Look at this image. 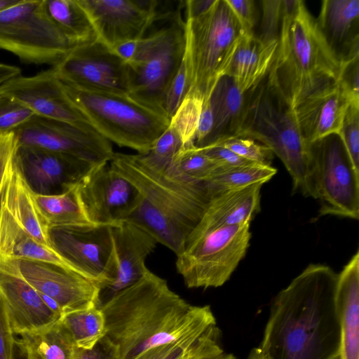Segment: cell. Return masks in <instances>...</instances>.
Here are the masks:
<instances>
[{
    "label": "cell",
    "mask_w": 359,
    "mask_h": 359,
    "mask_svg": "<svg viewBox=\"0 0 359 359\" xmlns=\"http://www.w3.org/2000/svg\"><path fill=\"white\" fill-rule=\"evenodd\" d=\"M75 187L84 215L93 224L113 226L126 219L140 202L137 189L109 162L93 166Z\"/></svg>",
    "instance_id": "obj_14"
},
{
    "label": "cell",
    "mask_w": 359,
    "mask_h": 359,
    "mask_svg": "<svg viewBox=\"0 0 359 359\" xmlns=\"http://www.w3.org/2000/svg\"><path fill=\"white\" fill-rule=\"evenodd\" d=\"M64 86L71 102L97 133L139 154H147L170 126L166 116L128 95Z\"/></svg>",
    "instance_id": "obj_8"
},
{
    "label": "cell",
    "mask_w": 359,
    "mask_h": 359,
    "mask_svg": "<svg viewBox=\"0 0 359 359\" xmlns=\"http://www.w3.org/2000/svg\"><path fill=\"white\" fill-rule=\"evenodd\" d=\"M77 1L90 18L97 39L111 49L142 38L159 19L161 1Z\"/></svg>",
    "instance_id": "obj_16"
},
{
    "label": "cell",
    "mask_w": 359,
    "mask_h": 359,
    "mask_svg": "<svg viewBox=\"0 0 359 359\" xmlns=\"http://www.w3.org/2000/svg\"><path fill=\"white\" fill-rule=\"evenodd\" d=\"M183 146L184 144L177 132L169 126L155 142L150 151L146 154L140 155L151 167L165 171Z\"/></svg>",
    "instance_id": "obj_37"
},
{
    "label": "cell",
    "mask_w": 359,
    "mask_h": 359,
    "mask_svg": "<svg viewBox=\"0 0 359 359\" xmlns=\"http://www.w3.org/2000/svg\"><path fill=\"white\" fill-rule=\"evenodd\" d=\"M214 124L213 114L208 100L203 102L196 132L194 144L198 147L204 146L212 133Z\"/></svg>",
    "instance_id": "obj_50"
},
{
    "label": "cell",
    "mask_w": 359,
    "mask_h": 359,
    "mask_svg": "<svg viewBox=\"0 0 359 359\" xmlns=\"http://www.w3.org/2000/svg\"><path fill=\"white\" fill-rule=\"evenodd\" d=\"M277 170L271 165L252 163L238 166H222L205 184L211 198L219 194L261 184L270 180Z\"/></svg>",
    "instance_id": "obj_32"
},
{
    "label": "cell",
    "mask_w": 359,
    "mask_h": 359,
    "mask_svg": "<svg viewBox=\"0 0 359 359\" xmlns=\"http://www.w3.org/2000/svg\"><path fill=\"white\" fill-rule=\"evenodd\" d=\"M13 132L18 146L69 155L93 165L109 162L112 144L90 125L78 126L35 115Z\"/></svg>",
    "instance_id": "obj_12"
},
{
    "label": "cell",
    "mask_w": 359,
    "mask_h": 359,
    "mask_svg": "<svg viewBox=\"0 0 359 359\" xmlns=\"http://www.w3.org/2000/svg\"><path fill=\"white\" fill-rule=\"evenodd\" d=\"M262 185L256 184L212 196L201 219L186 240L184 246L210 229L250 223L259 210Z\"/></svg>",
    "instance_id": "obj_24"
},
{
    "label": "cell",
    "mask_w": 359,
    "mask_h": 359,
    "mask_svg": "<svg viewBox=\"0 0 359 359\" xmlns=\"http://www.w3.org/2000/svg\"><path fill=\"white\" fill-rule=\"evenodd\" d=\"M212 338V336L210 335H204L202 339H201L198 346L196 348V349L193 351L191 354H190L187 358L189 359L191 356H193L196 353H197L201 348H203Z\"/></svg>",
    "instance_id": "obj_54"
},
{
    "label": "cell",
    "mask_w": 359,
    "mask_h": 359,
    "mask_svg": "<svg viewBox=\"0 0 359 359\" xmlns=\"http://www.w3.org/2000/svg\"><path fill=\"white\" fill-rule=\"evenodd\" d=\"M15 160L30 187L39 194L76 183L96 165L69 155L17 144Z\"/></svg>",
    "instance_id": "obj_21"
},
{
    "label": "cell",
    "mask_w": 359,
    "mask_h": 359,
    "mask_svg": "<svg viewBox=\"0 0 359 359\" xmlns=\"http://www.w3.org/2000/svg\"><path fill=\"white\" fill-rule=\"evenodd\" d=\"M248 99L249 91L245 93L240 91L229 76H224L219 80L208 99L214 124L204 146L238 135Z\"/></svg>",
    "instance_id": "obj_28"
},
{
    "label": "cell",
    "mask_w": 359,
    "mask_h": 359,
    "mask_svg": "<svg viewBox=\"0 0 359 359\" xmlns=\"http://www.w3.org/2000/svg\"><path fill=\"white\" fill-rule=\"evenodd\" d=\"M72 359H120L117 347L106 337L92 348L75 347Z\"/></svg>",
    "instance_id": "obj_46"
},
{
    "label": "cell",
    "mask_w": 359,
    "mask_h": 359,
    "mask_svg": "<svg viewBox=\"0 0 359 359\" xmlns=\"http://www.w3.org/2000/svg\"><path fill=\"white\" fill-rule=\"evenodd\" d=\"M2 134V133H0V135Z\"/></svg>",
    "instance_id": "obj_58"
},
{
    "label": "cell",
    "mask_w": 359,
    "mask_h": 359,
    "mask_svg": "<svg viewBox=\"0 0 359 359\" xmlns=\"http://www.w3.org/2000/svg\"><path fill=\"white\" fill-rule=\"evenodd\" d=\"M76 183L65 186L59 194H39L33 191L36 208L50 231L90 224L79 201Z\"/></svg>",
    "instance_id": "obj_29"
},
{
    "label": "cell",
    "mask_w": 359,
    "mask_h": 359,
    "mask_svg": "<svg viewBox=\"0 0 359 359\" xmlns=\"http://www.w3.org/2000/svg\"><path fill=\"white\" fill-rule=\"evenodd\" d=\"M278 41L265 42L255 34L243 35L226 76L245 93L255 88L269 74Z\"/></svg>",
    "instance_id": "obj_27"
},
{
    "label": "cell",
    "mask_w": 359,
    "mask_h": 359,
    "mask_svg": "<svg viewBox=\"0 0 359 359\" xmlns=\"http://www.w3.org/2000/svg\"><path fill=\"white\" fill-rule=\"evenodd\" d=\"M349 98L338 81L304 100L294 109L300 132L307 143L339 135Z\"/></svg>",
    "instance_id": "obj_22"
},
{
    "label": "cell",
    "mask_w": 359,
    "mask_h": 359,
    "mask_svg": "<svg viewBox=\"0 0 359 359\" xmlns=\"http://www.w3.org/2000/svg\"><path fill=\"white\" fill-rule=\"evenodd\" d=\"M335 304L341 330V359H359V252L337 273Z\"/></svg>",
    "instance_id": "obj_26"
},
{
    "label": "cell",
    "mask_w": 359,
    "mask_h": 359,
    "mask_svg": "<svg viewBox=\"0 0 359 359\" xmlns=\"http://www.w3.org/2000/svg\"><path fill=\"white\" fill-rule=\"evenodd\" d=\"M15 261L22 276L39 294L54 301L62 315L97 306L98 285L80 274L42 262Z\"/></svg>",
    "instance_id": "obj_18"
},
{
    "label": "cell",
    "mask_w": 359,
    "mask_h": 359,
    "mask_svg": "<svg viewBox=\"0 0 359 359\" xmlns=\"http://www.w3.org/2000/svg\"><path fill=\"white\" fill-rule=\"evenodd\" d=\"M217 322L198 325L178 339L152 347L133 359H185L198 346L204 332Z\"/></svg>",
    "instance_id": "obj_35"
},
{
    "label": "cell",
    "mask_w": 359,
    "mask_h": 359,
    "mask_svg": "<svg viewBox=\"0 0 359 359\" xmlns=\"http://www.w3.org/2000/svg\"><path fill=\"white\" fill-rule=\"evenodd\" d=\"M20 0H0V12L16 4Z\"/></svg>",
    "instance_id": "obj_55"
},
{
    "label": "cell",
    "mask_w": 359,
    "mask_h": 359,
    "mask_svg": "<svg viewBox=\"0 0 359 359\" xmlns=\"http://www.w3.org/2000/svg\"><path fill=\"white\" fill-rule=\"evenodd\" d=\"M44 1L51 20L74 46L97 40L93 24L77 0Z\"/></svg>",
    "instance_id": "obj_31"
},
{
    "label": "cell",
    "mask_w": 359,
    "mask_h": 359,
    "mask_svg": "<svg viewBox=\"0 0 359 359\" xmlns=\"http://www.w3.org/2000/svg\"><path fill=\"white\" fill-rule=\"evenodd\" d=\"M109 165L140 194L137 207L126 219L143 228L176 255L180 254L211 199L205 182L155 169L139 154L114 153Z\"/></svg>",
    "instance_id": "obj_3"
},
{
    "label": "cell",
    "mask_w": 359,
    "mask_h": 359,
    "mask_svg": "<svg viewBox=\"0 0 359 359\" xmlns=\"http://www.w3.org/2000/svg\"><path fill=\"white\" fill-rule=\"evenodd\" d=\"M338 82L351 104L359 107V57L341 67Z\"/></svg>",
    "instance_id": "obj_44"
},
{
    "label": "cell",
    "mask_w": 359,
    "mask_h": 359,
    "mask_svg": "<svg viewBox=\"0 0 359 359\" xmlns=\"http://www.w3.org/2000/svg\"><path fill=\"white\" fill-rule=\"evenodd\" d=\"M74 46L48 15L44 0H20L0 12V48L25 62L54 67Z\"/></svg>",
    "instance_id": "obj_9"
},
{
    "label": "cell",
    "mask_w": 359,
    "mask_h": 359,
    "mask_svg": "<svg viewBox=\"0 0 359 359\" xmlns=\"http://www.w3.org/2000/svg\"><path fill=\"white\" fill-rule=\"evenodd\" d=\"M337 280L332 268L311 264L273 297L258 347L262 359H334L340 355Z\"/></svg>",
    "instance_id": "obj_1"
},
{
    "label": "cell",
    "mask_w": 359,
    "mask_h": 359,
    "mask_svg": "<svg viewBox=\"0 0 359 359\" xmlns=\"http://www.w3.org/2000/svg\"><path fill=\"white\" fill-rule=\"evenodd\" d=\"M0 299L16 335L41 329L61 318L22 276L13 259L0 261Z\"/></svg>",
    "instance_id": "obj_20"
},
{
    "label": "cell",
    "mask_w": 359,
    "mask_h": 359,
    "mask_svg": "<svg viewBox=\"0 0 359 359\" xmlns=\"http://www.w3.org/2000/svg\"><path fill=\"white\" fill-rule=\"evenodd\" d=\"M309 172L319 213L358 219L359 171L340 136L332 134L309 143Z\"/></svg>",
    "instance_id": "obj_11"
},
{
    "label": "cell",
    "mask_w": 359,
    "mask_h": 359,
    "mask_svg": "<svg viewBox=\"0 0 359 359\" xmlns=\"http://www.w3.org/2000/svg\"><path fill=\"white\" fill-rule=\"evenodd\" d=\"M52 68L66 85L128 96L130 93L127 63L97 39L75 46Z\"/></svg>",
    "instance_id": "obj_13"
},
{
    "label": "cell",
    "mask_w": 359,
    "mask_h": 359,
    "mask_svg": "<svg viewBox=\"0 0 359 359\" xmlns=\"http://www.w3.org/2000/svg\"><path fill=\"white\" fill-rule=\"evenodd\" d=\"M20 74L21 70L18 67L0 63V86Z\"/></svg>",
    "instance_id": "obj_52"
},
{
    "label": "cell",
    "mask_w": 359,
    "mask_h": 359,
    "mask_svg": "<svg viewBox=\"0 0 359 359\" xmlns=\"http://www.w3.org/2000/svg\"><path fill=\"white\" fill-rule=\"evenodd\" d=\"M60 321L78 348L90 349L106 334L104 316L98 306L64 314Z\"/></svg>",
    "instance_id": "obj_33"
},
{
    "label": "cell",
    "mask_w": 359,
    "mask_h": 359,
    "mask_svg": "<svg viewBox=\"0 0 359 359\" xmlns=\"http://www.w3.org/2000/svg\"><path fill=\"white\" fill-rule=\"evenodd\" d=\"M203 101L194 97H185L170 119L184 145L194 143L197 126L203 107Z\"/></svg>",
    "instance_id": "obj_36"
},
{
    "label": "cell",
    "mask_w": 359,
    "mask_h": 359,
    "mask_svg": "<svg viewBox=\"0 0 359 359\" xmlns=\"http://www.w3.org/2000/svg\"><path fill=\"white\" fill-rule=\"evenodd\" d=\"M13 359H27L24 351L18 344L16 339L15 340Z\"/></svg>",
    "instance_id": "obj_53"
},
{
    "label": "cell",
    "mask_w": 359,
    "mask_h": 359,
    "mask_svg": "<svg viewBox=\"0 0 359 359\" xmlns=\"http://www.w3.org/2000/svg\"><path fill=\"white\" fill-rule=\"evenodd\" d=\"M14 334L8 312L0 299V359H13Z\"/></svg>",
    "instance_id": "obj_47"
},
{
    "label": "cell",
    "mask_w": 359,
    "mask_h": 359,
    "mask_svg": "<svg viewBox=\"0 0 359 359\" xmlns=\"http://www.w3.org/2000/svg\"><path fill=\"white\" fill-rule=\"evenodd\" d=\"M0 205L27 235L41 245L55 249L50 230L35 204L33 190L15 158L0 197Z\"/></svg>",
    "instance_id": "obj_25"
},
{
    "label": "cell",
    "mask_w": 359,
    "mask_h": 359,
    "mask_svg": "<svg viewBox=\"0 0 359 359\" xmlns=\"http://www.w3.org/2000/svg\"><path fill=\"white\" fill-rule=\"evenodd\" d=\"M221 332L217 333L197 353L189 359H238L233 354L226 353L222 346Z\"/></svg>",
    "instance_id": "obj_49"
},
{
    "label": "cell",
    "mask_w": 359,
    "mask_h": 359,
    "mask_svg": "<svg viewBox=\"0 0 359 359\" xmlns=\"http://www.w3.org/2000/svg\"><path fill=\"white\" fill-rule=\"evenodd\" d=\"M198 148L205 155L224 166H238L254 163L242 158L229 149L216 144H210Z\"/></svg>",
    "instance_id": "obj_48"
},
{
    "label": "cell",
    "mask_w": 359,
    "mask_h": 359,
    "mask_svg": "<svg viewBox=\"0 0 359 359\" xmlns=\"http://www.w3.org/2000/svg\"><path fill=\"white\" fill-rule=\"evenodd\" d=\"M355 168L359 171V107L350 104L339 135Z\"/></svg>",
    "instance_id": "obj_42"
},
{
    "label": "cell",
    "mask_w": 359,
    "mask_h": 359,
    "mask_svg": "<svg viewBox=\"0 0 359 359\" xmlns=\"http://www.w3.org/2000/svg\"><path fill=\"white\" fill-rule=\"evenodd\" d=\"M0 93L19 101L36 116L78 126L90 125L71 102L53 68L34 76L13 78L0 86Z\"/></svg>",
    "instance_id": "obj_17"
},
{
    "label": "cell",
    "mask_w": 359,
    "mask_h": 359,
    "mask_svg": "<svg viewBox=\"0 0 359 359\" xmlns=\"http://www.w3.org/2000/svg\"><path fill=\"white\" fill-rule=\"evenodd\" d=\"M250 161L271 165L274 154L266 146L250 138L230 137L215 142Z\"/></svg>",
    "instance_id": "obj_38"
},
{
    "label": "cell",
    "mask_w": 359,
    "mask_h": 359,
    "mask_svg": "<svg viewBox=\"0 0 359 359\" xmlns=\"http://www.w3.org/2000/svg\"><path fill=\"white\" fill-rule=\"evenodd\" d=\"M250 224L222 226L202 233L177 255L176 269L189 288L218 287L245 257Z\"/></svg>",
    "instance_id": "obj_10"
},
{
    "label": "cell",
    "mask_w": 359,
    "mask_h": 359,
    "mask_svg": "<svg viewBox=\"0 0 359 359\" xmlns=\"http://www.w3.org/2000/svg\"><path fill=\"white\" fill-rule=\"evenodd\" d=\"M188 90V70L183 57L177 72L168 86L163 98V113L170 121L187 95Z\"/></svg>",
    "instance_id": "obj_41"
},
{
    "label": "cell",
    "mask_w": 359,
    "mask_h": 359,
    "mask_svg": "<svg viewBox=\"0 0 359 359\" xmlns=\"http://www.w3.org/2000/svg\"><path fill=\"white\" fill-rule=\"evenodd\" d=\"M318 29L341 67L359 57V1L324 0Z\"/></svg>",
    "instance_id": "obj_23"
},
{
    "label": "cell",
    "mask_w": 359,
    "mask_h": 359,
    "mask_svg": "<svg viewBox=\"0 0 359 359\" xmlns=\"http://www.w3.org/2000/svg\"><path fill=\"white\" fill-rule=\"evenodd\" d=\"M114 269L111 279L100 287L98 307L140 280L149 269L147 257L158 242L143 228L129 219L111 226Z\"/></svg>",
    "instance_id": "obj_19"
},
{
    "label": "cell",
    "mask_w": 359,
    "mask_h": 359,
    "mask_svg": "<svg viewBox=\"0 0 359 359\" xmlns=\"http://www.w3.org/2000/svg\"><path fill=\"white\" fill-rule=\"evenodd\" d=\"M15 339L27 359H72L75 344L60 321L19 334Z\"/></svg>",
    "instance_id": "obj_30"
},
{
    "label": "cell",
    "mask_w": 359,
    "mask_h": 359,
    "mask_svg": "<svg viewBox=\"0 0 359 359\" xmlns=\"http://www.w3.org/2000/svg\"><path fill=\"white\" fill-rule=\"evenodd\" d=\"M184 3L154 23L137 41L133 58L127 63L130 76L128 96L163 116L165 91L177 72L185 50Z\"/></svg>",
    "instance_id": "obj_7"
},
{
    "label": "cell",
    "mask_w": 359,
    "mask_h": 359,
    "mask_svg": "<svg viewBox=\"0 0 359 359\" xmlns=\"http://www.w3.org/2000/svg\"><path fill=\"white\" fill-rule=\"evenodd\" d=\"M215 0H187L184 1V19L198 17L206 13L213 5Z\"/></svg>",
    "instance_id": "obj_51"
},
{
    "label": "cell",
    "mask_w": 359,
    "mask_h": 359,
    "mask_svg": "<svg viewBox=\"0 0 359 359\" xmlns=\"http://www.w3.org/2000/svg\"><path fill=\"white\" fill-rule=\"evenodd\" d=\"M236 17L244 34H255L258 20V9L253 0H226Z\"/></svg>",
    "instance_id": "obj_43"
},
{
    "label": "cell",
    "mask_w": 359,
    "mask_h": 359,
    "mask_svg": "<svg viewBox=\"0 0 359 359\" xmlns=\"http://www.w3.org/2000/svg\"><path fill=\"white\" fill-rule=\"evenodd\" d=\"M16 151L13 132L0 135V197L13 165Z\"/></svg>",
    "instance_id": "obj_45"
},
{
    "label": "cell",
    "mask_w": 359,
    "mask_h": 359,
    "mask_svg": "<svg viewBox=\"0 0 359 359\" xmlns=\"http://www.w3.org/2000/svg\"><path fill=\"white\" fill-rule=\"evenodd\" d=\"M34 116L19 101L0 93V133L14 131Z\"/></svg>",
    "instance_id": "obj_39"
},
{
    "label": "cell",
    "mask_w": 359,
    "mask_h": 359,
    "mask_svg": "<svg viewBox=\"0 0 359 359\" xmlns=\"http://www.w3.org/2000/svg\"><path fill=\"white\" fill-rule=\"evenodd\" d=\"M341 65L327 47L316 19L302 0H284L278 46L269 81L294 109L338 81Z\"/></svg>",
    "instance_id": "obj_4"
},
{
    "label": "cell",
    "mask_w": 359,
    "mask_h": 359,
    "mask_svg": "<svg viewBox=\"0 0 359 359\" xmlns=\"http://www.w3.org/2000/svg\"><path fill=\"white\" fill-rule=\"evenodd\" d=\"M260 4L261 23L259 34L255 35L265 42L278 41L284 11V0H263Z\"/></svg>",
    "instance_id": "obj_40"
},
{
    "label": "cell",
    "mask_w": 359,
    "mask_h": 359,
    "mask_svg": "<svg viewBox=\"0 0 359 359\" xmlns=\"http://www.w3.org/2000/svg\"><path fill=\"white\" fill-rule=\"evenodd\" d=\"M189 90L185 97L206 102L226 76L243 31L226 0H215L204 14L184 19Z\"/></svg>",
    "instance_id": "obj_6"
},
{
    "label": "cell",
    "mask_w": 359,
    "mask_h": 359,
    "mask_svg": "<svg viewBox=\"0 0 359 359\" xmlns=\"http://www.w3.org/2000/svg\"><path fill=\"white\" fill-rule=\"evenodd\" d=\"M236 137L250 138L272 150L290 173L294 191L314 198L308 145L294 109L267 76L252 90Z\"/></svg>",
    "instance_id": "obj_5"
},
{
    "label": "cell",
    "mask_w": 359,
    "mask_h": 359,
    "mask_svg": "<svg viewBox=\"0 0 359 359\" xmlns=\"http://www.w3.org/2000/svg\"><path fill=\"white\" fill-rule=\"evenodd\" d=\"M224 166L205 155L194 143L184 144L165 172L183 180L205 182Z\"/></svg>",
    "instance_id": "obj_34"
},
{
    "label": "cell",
    "mask_w": 359,
    "mask_h": 359,
    "mask_svg": "<svg viewBox=\"0 0 359 359\" xmlns=\"http://www.w3.org/2000/svg\"><path fill=\"white\" fill-rule=\"evenodd\" d=\"M261 355H262V354H261ZM259 359H262V356H261V358H260Z\"/></svg>",
    "instance_id": "obj_57"
},
{
    "label": "cell",
    "mask_w": 359,
    "mask_h": 359,
    "mask_svg": "<svg viewBox=\"0 0 359 359\" xmlns=\"http://www.w3.org/2000/svg\"><path fill=\"white\" fill-rule=\"evenodd\" d=\"M99 308L104 316L105 336L117 347L120 359H133L199 325L216 321L209 305L189 304L149 269Z\"/></svg>",
    "instance_id": "obj_2"
},
{
    "label": "cell",
    "mask_w": 359,
    "mask_h": 359,
    "mask_svg": "<svg viewBox=\"0 0 359 359\" xmlns=\"http://www.w3.org/2000/svg\"><path fill=\"white\" fill-rule=\"evenodd\" d=\"M334 359H341V357L340 355H338L337 357H336Z\"/></svg>",
    "instance_id": "obj_56"
},
{
    "label": "cell",
    "mask_w": 359,
    "mask_h": 359,
    "mask_svg": "<svg viewBox=\"0 0 359 359\" xmlns=\"http://www.w3.org/2000/svg\"><path fill=\"white\" fill-rule=\"evenodd\" d=\"M55 250L84 278L99 288L112 278L114 269L111 226L86 224L50 231Z\"/></svg>",
    "instance_id": "obj_15"
}]
</instances>
